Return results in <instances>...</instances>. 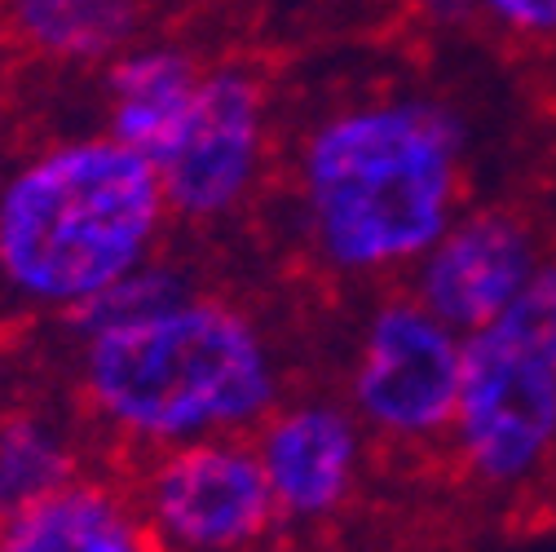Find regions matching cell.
I'll return each instance as SVG.
<instances>
[{
  "instance_id": "17",
  "label": "cell",
  "mask_w": 556,
  "mask_h": 552,
  "mask_svg": "<svg viewBox=\"0 0 556 552\" xmlns=\"http://www.w3.org/2000/svg\"><path fill=\"white\" fill-rule=\"evenodd\" d=\"M10 331H14V314H5V310H0V354L10 350Z\"/></svg>"
},
{
  "instance_id": "13",
  "label": "cell",
  "mask_w": 556,
  "mask_h": 552,
  "mask_svg": "<svg viewBox=\"0 0 556 552\" xmlns=\"http://www.w3.org/2000/svg\"><path fill=\"white\" fill-rule=\"evenodd\" d=\"M85 460L89 434L80 416H62L49 402L0 406V522L76 481L89 468Z\"/></svg>"
},
{
  "instance_id": "9",
  "label": "cell",
  "mask_w": 556,
  "mask_h": 552,
  "mask_svg": "<svg viewBox=\"0 0 556 552\" xmlns=\"http://www.w3.org/2000/svg\"><path fill=\"white\" fill-rule=\"evenodd\" d=\"M252 447L283 526L336 522L363 491L376 451L340 389H292L256 425Z\"/></svg>"
},
{
  "instance_id": "10",
  "label": "cell",
  "mask_w": 556,
  "mask_h": 552,
  "mask_svg": "<svg viewBox=\"0 0 556 552\" xmlns=\"http://www.w3.org/2000/svg\"><path fill=\"white\" fill-rule=\"evenodd\" d=\"M203 66H207V53H199L177 36L132 40L106 66H98L102 128L115 142L160 164L186 124V111L203 80Z\"/></svg>"
},
{
  "instance_id": "1",
  "label": "cell",
  "mask_w": 556,
  "mask_h": 552,
  "mask_svg": "<svg viewBox=\"0 0 556 552\" xmlns=\"http://www.w3.org/2000/svg\"><path fill=\"white\" fill-rule=\"evenodd\" d=\"M477 133L429 80H358L283 120L274 195L323 284H402L472 203Z\"/></svg>"
},
{
  "instance_id": "16",
  "label": "cell",
  "mask_w": 556,
  "mask_h": 552,
  "mask_svg": "<svg viewBox=\"0 0 556 552\" xmlns=\"http://www.w3.org/2000/svg\"><path fill=\"white\" fill-rule=\"evenodd\" d=\"M534 495H552V504H556V460H552V468H547V477L534 487Z\"/></svg>"
},
{
  "instance_id": "4",
  "label": "cell",
  "mask_w": 556,
  "mask_h": 552,
  "mask_svg": "<svg viewBox=\"0 0 556 552\" xmlns=\"http://www.w3.org/2000/svg\"><path fill=\"white\" fill-rule=\"evenodd\" d=\"M451 468L481 495H534L556 460V252L530 288L464 336Z\"/></svg>"
},
{
  "instance_id": "3",
  "label": "cell",
  "mask_w": 556,
  "mask_h": 552,
  "mask_svg": "<svg viewBox=\"0 0 556 552\" xmlns=\"http://www.w3.org/2000/svg\"><path fill=\"white\" fill-rule=\"evenodd\" d=\"M160 168L106 128L0 168V310L62 323L173 243Z\"/></svg>"
},
{
  "instance_id": "15",
  "label": "cell",
  "mask_w": 556,
  "mask_h": 552,
  "mask_svg": "<svg viewBox=\"0 0 556 552\" xmlns=\"http://www.w3.org/2000/svg\"><path fill=\"white\" fill-rule=\"evenodd\" d=\"M481 32L513 45H556V0H477Z\"/></svg>"
},
{
  "instance_id": "5",
  "label": "cell",
  "mask_w": 556,
  "mask_h": 552,
  "mask_svg": "<svg viewBox=\"0 0 556 552\" xmlns=\"http://www.w3.org/2000/svg\"><path fill=\"white\" fill-rule=\"evenodd\" d=\"M278 147L274 72L248 53L207 58L186 124L155 164L177 235H222L256 217L274 195Z\"/></svg>"
},
{
  "instance_id": "6",
  "label": "cell",
  "mask_w": 556,
  "mask_h": 552,
  "mask_svg": "<svg viewBox=\"0 0 556 552\" xmlns=\"http://www.w3.org/2000/svg\"><path fill=\"white\" fill-rule=\"evenodd\" d=\"M464 376V336L402 284L376 288L354 323L340 393L376 451L446 455Z\"/></svg>"
},
{
  "instance_id": "7",
  "label": "cell",
  "mask_w": 556,
  "mask_h": 552,
  "mask_svg": "<svg viewBox=\"0 0 556 552\" xmlns=\"http://www.w3.org/2000/svg\"><path fill=\"white\" fill-rule=\"evenodd\" d=\"M124 481L160 552H256L283 526L252 434L142 455Z\"/></svg>"
},
{
  "instance_id": "11",
  "label": "cell",
  "mask_w": 556,
  "mask_h": 552,
  "mask_svg": "<svg viewBox=\"0 0 556 552\" xmlns=\"http://www.w3.org/2000/svg\"><path fill=\"white\" fill-rule=\"evenodd\" d=\"M0 552H160L124 473L85 468L62 491L0 522Z\"/></svg>"
},
{
  "instance_id": "8",
  "label": "cell",
  "mask_w": 556,
  "mask_h": 552,
  "mask_svg": "<svg viewBox=\"0 0 556 552\" xmlns=\"http://www.w3.org/2000/svg\"><path fill=\"white\" fill-rule=\"evenodd\" d=\"M552 239L521 203H468L451 230L406 269L402 288L459 336L500 318L552 256Z\"/></svg>"
},
{
  "instance_id": "12",
  "label": "cell",
  "mask_w": 556,
  "mask_h": 552,
  "mask_svg": "<svg viewBox=\"0 0 556 552\" xmlns=\"http://www.w3.org/2000/svg\"><path fill=\"white\" fill-rule=\"evenodd\" d=\"M164 0H0V36L49 66H106L151 36Z\"/></svg>"
},
{
  "instance_id": "14",
  "label": "cell",
  "mask_w": 556,
  "mask_h": 552,
  "mask_svg": "<svg viewBox=\"0 0 556 552\" xmlns=\"http://www.w3.org/2000/svg\"><path fill=\"white\" fill-rule=\"evenodd\" d=\"M199 284H207L203 269L186 252L164 248L147 265H137L132 274H124L119 284H111L102 297H93L76 314H66L58 327L66 331V340H80L89 331H102V327H115V323H128V318H142V314H155V310L181 301L186 292H194Z\"/></svg>"
},
{
  "instance_id": "2",
  "label": "cell",
  "mask_w": 556,
  "mask_h": 552,
  "mask_svg": "<svg viewBox=\"0 0 556 552\" xmlns=\"http://www.w3.org/2000/svg\"><path fill=\"white\" fill-rule=\"evenodd\" d=\"M292 389L274 314L217 284L72 340L76 416L128 464L199 438L256 434Z\"/></svg>"
}]
</instances>
